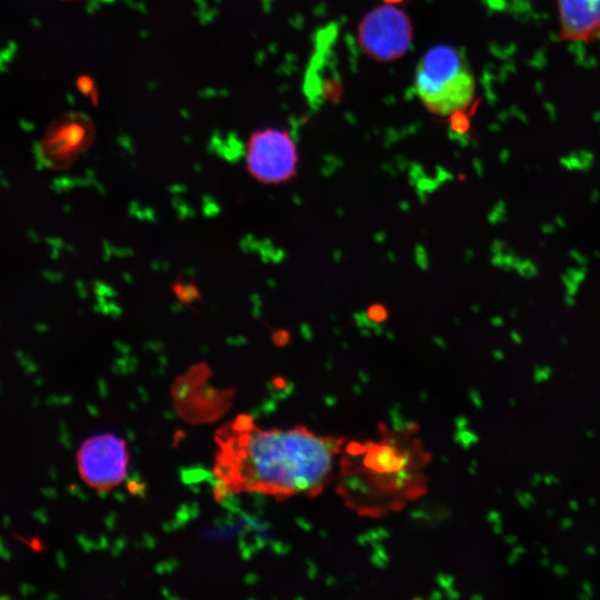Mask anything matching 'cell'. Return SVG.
Segmentation results:
<instances>
[{
    "label": "cell",
    "mask_w": 600,
    "mask_h": 600,
    "mask_svg": "<svg viewBox=\"0 0 600 600\" xmlns=\"http://www.w3.org/2000/svg\"><path fill=\"white\" fill-rule=\"evenodd\" d=\"M77 463L81 478L89 487L98 491L111 490L127 477V443L112 433L93 436L81 444Z\"/></svg>",
    "instance_id": "cell-6"
},
{
    "label": "cell",
    "mask_w": 600,
    "mask_h": 600,
    "mask_svg": "<svg viewBox=\"0 0 600 600\" xmlns=\"http://www.w3.org/2000/svg\"><path fill=\"white\" fill-rule=\"evenodd\" d=\"M429 456L412 430L352 442L339 458V492L353 510L381 516L402 509L426 488Z\"/></svg>",
    "instance_id": "cell-2"
},
{
    "label": "cell",
    "mask_w": 600,
    "mask_h": 600,
    "mask_svg": "<svg viewBox=\"0 0 600 600\" xmlns=\"http://www.w3.org/2000/svg\"><path fill=\"white\" fill-rule=\"evenodd\" d=\"M214 441L217 492L277 499L319 493L338 467L343 442L306 427L263 429L248 414L222 424Z\"/></svg>",
    "instance_id": "cell-1"
},
{
    "label": "cell",
    "mask_w": 600,
    "mask_h": 600,
    "mask_svg": "<svg viewBox=\"0 0 600 600\" xmlns=\"http://www.w3.org/2000/svg\"><path fill=\"white\" fill-rule=\"evenodd\" d=\"M246 163L260 182L279 184L297 174L298 150L286 130L268 128L253 132L248 141Z\"/></svg>",
    "instance_id": "cell-4"
},
{
    "label": "cell",
    "mask_w": 600,
    "mask_h": 600,
    "mask_svg": "<svg viewBox=\"0 0 600 600\" xmlns=\"http://www.w3.org/2000/svg\"><path fill=\"white\" fill-rule=\"evenodd\" d=\"M414 91L431 113L448 117L466 110L476 98V79L464 57L447 44L429 49L420 59Z\"/></svg>",
    "instance_id": "cell-3"
},
{
    "label": "cell",
    "mask_w": 600,
    "mask_h": 600,
    "mask_svg": "<svg viewBox=\"0 0 600 600\" xmlns=\"http://www.w3.org/2000/svg\"><path fill=\"white\" fill-rule=\"evenodd\" d=\"M361 48L372 58L392 61L401 58L412 41V26L400 9L383 4L373 8L359 23Z\"/></svg>",
    "instance_id": "cell-5"
},
{
    "label": "cell",
    "mask_w": 600,
    "mask_h": 600,
    "mask_svg": "<svg viewBox=\"0 0 600 600\" xmlns=\"http://www.w3.org/2000/svg\"><path fill=\"white\" fill-rule=\"evenodd\" d=\"M92 134V123L86 116L70 112L54 121L41 141V154L51 160L79 152Z\"/></svg>",
    "instance_id": "cell-8"
},
{
    "label": "cell",
    "mask_w": 600,
    "mask_h": 600,
    "mask_svg": "<svg viewBox=\"0 0 600 600\" xmlns=\"http://www.w3.org/2000/svg\"><path fill=\"white\" fill-rule=\"evenodd\" d=\"M554 3L559 41L589 46L600 40V0H554Z\"/></svg>",
    "instance_id": "cell-7"
},
{
    "label": "cell",
    "mask_w": 600,
    "mask_h": 600,
    "mask_svg": "<svg viewBox=\"0 0 600 600\" xmlns=\"http://www.w3.org/2000/svg\"><path fill=\"white\" fill-rule=\"evenodd\" d=\"M69 1H71V0H69Z\"/></svg>",
    "instance_id": "cell-10"
},
{
    "label": "cell",
    "mask_w": 600,
    "mask_h": 600,
    "mask_svg": "<svg viewBox=\"0 0 600 600\" xmlns=\"http://www.w3.org/2000/svg\"><path fill=\"white\" fill-rule=\"evenodd\" d=\"M387 311L381 306H372L368 310V318L374 322H381L386 319Z\"/></svg>",
    "instance_id": "cell-9"
}]
</instances>
